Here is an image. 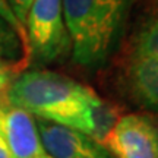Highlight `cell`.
<instances>
[{"mask_svg":"<svg viewBox=\"0 0 158 158\" xmlns=\"http://www.w3.org/2000/svg\"><path fill=\"white\" fill-rule=\"evenodd\" d=\"M94 94L89 86L57 72L29 70L18 75L5 97L35 118L79 130L86 104Z\"/></svg>","mask_w":158,"mask_h":158,"instance_id":"6da1fadb","label":"cell"},{"mask_svg":"<svg viewBox=\"0 0 158 158\" xmlns=\"http://www.w3.org/2000/svg\"><path fill=\"white\" fill-rule=\"evenodd\" d=\"M130 0H62L73 62L95 68L117 40Z\"/></svg>","mask_w":158,"mask_h":158,"instance_id":"7a4b0ae2","label":"cell"},{"mask_svg":"<svg viewBox=\"0 0 158 158\" xmlns=\"http://www.w3.org/2000/svg\"><path fill=\"white\" fill-rule=\"evenodd\" d=\"M29 57L51 63L70 50L62 0H34L25 21Z\"/></svg>","mask_w":158,"mask_h":158,"instance_id":"3957f363","label":"cell"},{"mask_svg":"<svg viewBox=\"0 0 158 158\" xmlns=\"http://www.w3.org/2000/svg\"><path fill=\"white\" fill-rule=\"evenodd\" d=\"M104 149L114 158H158V124L141 114L122 116Z\"/></svg>","mask_w":158,"mask_h":158,"instance_id":"277c9868","label":"cell"},{"mask_svg":"<svg viewBox=\"0 0 158 158\" xmlns=\"http://www.w3.org/2000/svg\"><path fill=\"white\" fill-rule=\"evenodd\" d=\"M0 135L15 158H37L44 154L35 117L10 104L5 94L0 95Z\"/></svg>","mask_w":158,"mask_h":158,"instance_id":"5b68a950","label":"cell"},{"mask_svg":"<svg viewBox=\"0 0 158 158\" xmlns=\"http://www.w3.org/2000/svg\"><path fill=\"white\" fill-rule=\"evenodd\" d=\"M44 154L51 158H110L108 152L82 132L35 118Z\"/></svg>","mask_w":158,"mask_h":158,"instance_id":"8992f818","label":"cell"},{"mask_svg":"<svg viewBox=\"0 0 158 158\" xmlns=\"http://www.w3.org/2000/svg\"><path fill=\"white\" fill-rule=\"evenodd\" d=\"M122 117L120 108L111 101H107L97 94L89 98L79 132L91 138L100 147H106L110 133Z\"/></svg>","mask_w":158,"mask_h":158,"instance_id":"52a82bcc","label":"cell"},{"mask_svg":"<svg viewBox=\"0 0 158 158\" xmlns=\"http://www.w3.org/2000/svg\"><path fill=\"white\" fill-rule=\"evenodd\" d=\"M127 79L136 100L158 111V60L133 54L127 69Z\"/></svg>","mask_w":158,"mask_h":158,"instance_id":"ba28073f","label":"cell"},{"mask_svg":"<svg viewBox=\"0 0 158 158\" xmlns=\"http://www.w3.org/2000/svg\"><path fill=\"white\" fill-rule=\"evenodd\" d=\"M0 60L19 63L22 68H25L29 62L19 35L2 18H0Z\"/></svg>","mask_w":158,"mask_h":158,"instance_id":"9c48e42d","label":"cell"},{"mask_svg":"<svg viewBox=\"0 0 158 158\" xmlns=\"http://www.w3.org/2000/svg\"><path fill=\"white\" fill-rule=\"evenodd\" d=\"M135 56L158 60V18L148 21L135 37Z\"/></svg>","mask_w":158,"mask_h":158,"instance_id":"30bf717a","label":"cell"},{"mask_svg":"<svg viewBox=\"0 0 158 158\" xmlns=\"http://www.w3.org/2000/svg\"><path fill=\"white\" fill-rule=\"evenodd\" d=\"M0 18H2V19H3L5 22L9 23L12 28L16 31V34L19 35V38H21V41H22L23 48H25V51H27V56H28V59H29L28 37H27V31H25V27H23L22 23H21V22H19V21L16 19L15 13L12 12L10 6H9V3H7V0H0Z\"/></svg>","mask_w":158,"mask_h":158,"instance_id":"8fae6325","label":"cell"},{"mask_svg":"<svg viewBox=\"0 0 158 158\" xmlns=\"http://www.w3.org/2000/svg\"><path fill=\"white\" fill-rule=\"evenodd\" d=\"M22 66L19 63L7 62V60H0V95H3L10 84L15 81L19 72L22 70Z\"/></svg>","mask_w":158,"mask_h":158,"instance_id":"7c38bea8","label":"cell"},{"mask_svg":"<svg viewBox=\"0 0 158 158\" xmlns=\"http://www.w3.org/2000/svg\"><path fill=\"white\" fill-rule=\"evenodd\" d=\"M34 0H7V3L10 6L12 12L15 13V16L19 22L25 27V21H27V16H28L29 7L32 5ZM27 31V29H25Z\"/></svg>","mask_w":158,"mask_h":158,"instance_id":"4fadbf2b","label":"cell"},{"mask_svg":"<svg viewBox=\"0 0 158 158\" xmlns=\"http://www.w3.org/2000/svg\"><path fill=\"white\" fill-rule=\"evenodd\" d=\"M0 158H15V155L12 154V151L9 149L7 143H6L2 135H0Z\"/></svg>","mask_w":158,"mask_h":158,"instance_id":"5bb4252c","label":"cell"},{"mask_svg":"<svg viewBox=\"0 0 158 158\" xmlns=\"http://www.w3.org/2000/svg\"><path fill=\"white\" fill-rule=\"evenodd\" d=\"M37 158H51V157H48V155H45V154H43V155H40V157H37Z\"/></svg>","mask_w":158,"mask_h":158,"instance_id":"9a60e30c","label":"cell"}]
</instances>
